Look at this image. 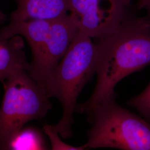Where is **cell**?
<instances>
[{"mask_svg":"<svg viewBox=\"0 0 150 150\" xmlns=\"http://www.w3.org/2000/svg\"><path fill=\"white\" fill-rule=\"evenodd\" d=\"M92 38L79 31L63 58L48 78L46 91L50 98L58 99L62 107L54 131L64 139L72 137L73 115L83 87L96 74V52Z\"/></svg>","mask_w":150,"mask_h":150,"instance_id":"cell-2","label":"cell"},{"mask_svg":"<svg viewBox=\"0 0 150 150\" xmlns=\"http://www.w3.org/2000/svg\"><path fill=\"white\" fill-rule=\"evenodd\" d=\"M92 126L85 149L150 150V122L120 106L112 97L87 114Z\"/></svg>","mask_w":150,"mask_h":150,"instance_id":"cell-3","label":"cell"},{"mask_svg":"<svg viewBox=\"0 0 150 150\" xmlns=\"http://www.w3.org/2000/svg\"><path fill=\"white\" fill-rule=\"evenodd\" d=\"M136 6L139 10H145L144 17L150 23V0H137Z\"/></svg>","mask_w":150,"mask_h":150,"instance_id":"cell-12","label":"cell"},{"mask_svg":"<svg viewBox=\"0 0 150 150\" xmlns=\"http://www.w3.org/2000/svg\"><path fill=\"white\" fill-rule=\"evenodd\" d=\"M79 31L70 13L54 18L41 20L36 35L29 45L32 60L27 71L45 89L50 76Z\"/></svg>","mask_w":150,"mask_h":150,"instance_id":"cell-5","label":"cell"},{"mask_svg":"<svg viewBox=\"0 0 150 150\" xmlns=\"http://www.w3.org/2000/svg\"><path fill=\"white\" fill-rule=\"evenodd\" d=\"M127 104L150 122V83L141 93L129 100Z\"/></svg>","mask_w":150,"mask_h":150,"instance_id":"cell-10","label":"cell"},{"mask_svg":"<svg viewBox=\"0 0 150 150\" xmlns=\"http://www.w3.org/2000/svg\"><path fill=\"white\" fill-rule=\"evenodd\" d=\"M94 44L96 84L90 98L78 104L76 110L87 115L115 97L114 90L120 81L150 64V23L129 12L116 32Z\"/></svg>","mask_w":150,"mask_h":150,"instance_id":"cell-1","label":"cell"},{"mask_svg":"<svg viewBox=\"0 0 150 150\" xmlns=\"http://www.w3.org/2000/svg\"><path fill=\"white\" fill-rule=\"evenodd\" d=\"M43 131L51 142V150H85L83 146L75 147L66 144L59 139V134L54 131L52 125L46 124L43 126Z\"/></svg>","mask_w":150,"mask_h":150,"instance_id":"cell-11","label":"cell"},{"mask_svg":"<svg viewBox=\"0 0 150 150\" xmlns=\"http://www.w3.org/2000/svg\"><path fill=\"white\" fill-rule=\"evenodd\" d=\"M4 95L0 106V150L32 120L44 118L52 108L46 89L27 70L20 69L2 82Z\"/></svg>","mask_w":150,"mask_h":150,"instance_id":"cell-4","label":"cell"},{"mask_svg":"<svg viewBox=\"0 0 150 150\" xmlns=\"http://www.w3.org/2000/svg\"><path fill=\"white\" fill-rule=\"evenodd\" d=\"M17 7L11 13V21L51 19L69 13L68 0H14Z\"/></svg>","mask_w":150,"mask_h":150,"instance_id":"cell-7","label":"cell"},{"mask_svg":"<svg viewBox=\"0 0 150 150\" xmlns=\"http://www.w3.org/2000/svg\"><path fill=\"white\" fill-rule=\"evenodd\" d=\"M69 13L79 31L101 39L116 32L128 16L125 0H68Z\"/></svg>","mask_w":150,"mask_h":150,"instance_id":"cell-6","label":"cell"},{"mask_svg":"<svg viewBox=\"0 0 150 150\" xmlns=\"http://www.w3.org/2000/svg\"><path fill=\"white\" fill-rule=\"evenodd\" d=\"M7 20V15L5 14L1 8L0 7V25L3 24Z\"/></svg>","mask_w":150,"mask_h":150,"instance_id":"cell-13","label":"cell"},{"mask_svg":"<svg viewBox=\"0 0 150 150\" xmlns=\"http://www.w3.org/2000/svg\"><path fill=\"white\" fill-rule=\"evenodd\" d=\"M49 149L41 130L32 126H23L6 147V150H45Z\"/></svg>","mask_w":150,"mask_h":150,"instance_id":"cell-9","label":"cell"},{"mask_svg":"<svg viewBox=\"0 0 150 150\" xmlns=\"http://www.w3.org/2000/svg\"><path fill=\"white\" fill-rule=\"evenodd\" d=\"M24 47L22 36L8 38L0 29V82L5 80L17 70H27L29 63Z\"/></svg>","mask_w":150,"mask_h":150,"instance_id":"cell-8","label":"cell"},{"mask_svg":"<svg viewBox=\"0 0 150 150\" xmlns=\"http://www.w3.org/2000/svg\"><path fill=\"white\" fill-rule=\"evenodd\" d=\"M127 4H131V2L133 1V0H125Z\"/></svg>","mask_w":150,"mask_h":150,"instance_id":"cell-14","label":"cell"}]
</instances>
